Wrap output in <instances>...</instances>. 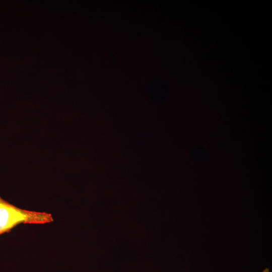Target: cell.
Masks as SVG:
<instances>
[{
  "mask_svg": "<svg viewBox=\"0 0 272 272\" xmlns=\"http://www.w3.org/2000/svg\"><path fill=\"white\" fill-rule=\"evenodd\" d=\"M53 220L50 213L20 208L0 196V235L10 232L21 224H45Z\"/></svg>",
  "mask_w": 272,
  "mask_h": 272,
  "instance_id": "cell-1",
  "label": "cell"
},
{
  "mask_svg": "<svg viewBox=\"0 0 272 272\" xmlns=\"http://www.w3.org/2000/svg\"><path fill=\"white\" fill-rule=\"evenodd\" d=\"M262 272H269L268 268H265Z\"/></svg>",
  "mask_w": 272,
  "mask_h": 272,
  "instance_id": "cell-2",
  "label": "cell"
}]
</instances>
